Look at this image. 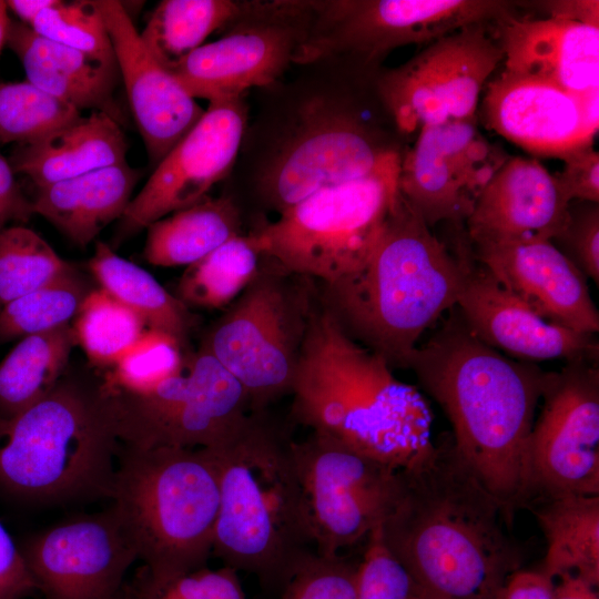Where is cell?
Listing matches in <instances>:
<instances>
[{"instance_id":"6da1fadb","label":"cell","mask_w":599,"mask_h":599,"mask_svg":"<svg viewBox=\"0 0 599 599\" xmlns=\"http://www.w3.org/2000/svg\"><path fill=\"white\" fill-rule=\"evenodd\" d=\"M512 518L445 438L397 470L382 539L413 582L448 599H499L522 551Z\"/></svg>"},{"instance_id":"7a4b0ae2","label":"cell","mask_w":599,"mask_h":599,"mask_svg":"<svg viewBox=\"0 0 599 599\" xmlns=\"http://www.w3.org/2000/svg\"><path fill=\"white\" fill-rule=\"evenodd\" d=\"M406 368L445 413L458 455L512 518L531 501L528 445L547 372L481 342L456 306Z\"/></svg>"},{"instance_id":"3957f363","label":"cell","mask_w":599,"mask_h":599,"mask_svg":"<svg viewBox=\"0 0 599 599\" xmlns=\"http://www.w3.org/2000/svg\"><path fill=\"white\" fill-rule=\"evenodd\" d=\"M467 252L453 255L398 195L367 261L315 283L319 307L352 341L406 368L422 335L457 304Z\"/></svg>"},{"instance_id":"277c9868","label":"cell","mask_w":599,"mask_h":599,"mask_svg":"<svg viewBox=\"0 0 599 599\" xmlns=\"http://www.w3.org/2000/svg\"><path fill=\"white\" fill-rule=\"evenodd\" d=\"M291 395L297 424L392 468L412 465L434 445L432 412L422 393L348 338L317 300Z\"/></svg>"},{"instance_id":"5b68a950","label":"cell","mask_w":599,"mask_h":599,"mask_svg":"<svg viewBox=\"0 0 599 599\" xmlns=\"http://www.w3.org/2000/svg\"><path fill=\"white\" fill-rule=\"evenodd\" d=\"M206 449L220 491L213 554L225 567L283 590L317 554L294 440L265 410L252 412L231 439Z\"/></svg>"},{"instance_id":"8992f818","label":"cell","mask_w":599,"mask_h":599,"mask_svg":"<svg viewBox=\"0 0 599 599\" xmlns=\"http://www.w3.org/2000/svg\"><path fill=\"white\" fill-rule=\"evenodd\" d=\"M119 444L100 383L65 372L42 400L0 417V484L48 502L110 497Z\"/></svg>"},{"instance_id":"52a82bcc","label":"cell","mask_w":599,"mask_h":599,"mask_svg":"<svg viewBox=\"0 0 599 599\" xmlns=\"http://www.w3.org/2000/svg\"><path fill=\"white\" fill-rule=\"evenodd\" d=\"M329 87L296 103L255 169V192L278 214L313 193L357 180L403 154L400 134L364 87Z\"/></svg>"},{"instance_id":"ba28073f","label":"cell","mask_w":599,"mask_h":599,"mask_svg":"<svg viewBox=\"0 0 599 599\" xmlns=\"http://www.w3.org/2000/svg\"><path fill=\"white\" fill-rule=\"evenodd\" d=\"M110 497L150 576L206 566L220 505L217 470L206 448L122 445Z\"/></svg>"},{"instance_id":"9c48e42d","label":"cell","mask_w":599,"mask_h":599,"mask_svg":"<svg viewBox=\"0 0 599 599\" xmlns=\"http://www.w3.org/2000/svg\"><path fill=\"white\" fill-rule=\"evenodd\" d=\"M402 155L366 176L313 193L254 231L263 256L315 283L357 271L398 195Z\"/></svg>"},{"instance_id":"30bf717a","label":"cell","mask_w":599,"mask_h":599,"mask_svg":"<svg viewBox=\"0 0 599 599\" xmlns=\"http://www.w3.org/2000/svg\"><path fill=\"white\" fill-rule=\"evenodd\" d=\"M315 305L312 280L264 256L255 277L203 338L201 348L242 385L252 412L291 394Z\"/></svg>"},{"instance_id":"8fae6325","label":"cell","mask_w":599,"mask_h":599,"mask_svg":"<svg viewBox=\"0 0 599 599\" xmlns=\"http://www.w3.org/2000/svg\"><path fill=\"white\" fill-rule=\"evenodd\" d=\"M496 0H333L314 1L305 40L294 63L345 62L375 75L393 50L427 45L476 23H495L511 13Z\"/></svg>"},{"instance_id":"7c38bea8","label":"cell","mask_w":599,"mask_h":599,"mask_svg":"<svg viewBox=\"0 0 599 599\" xmlns=\"http://www.w3.org/2000/svg\"><path fill=\"white\" fill-rule=\"evenodd\" d=\"M101 388L118 439L140 448L216 447L252 413L242 385L201 347L179 374L148 392Z\"/></svg>"},{"instance_id":"4fadbf2b","label":"cell","mask_w":599,"mask_h":599,"mask_svg":"<svg viewBox=\"0 0 599 599\" xmlns=\"http://www.w3.org/2000/svg\"><path fill=\"white\" fill-rule=\"evenodd\" d=\"M491 24L461 28L425 45L404 64L376 73V93L400 134L477 118L480 94L502 62Z\"/></svg>"},{"instance_id":"5bb4252c","label":"cell","mask_w":599,"mask_h":599,"mask_svg":"<svg viewBox=\"0 0 599 599\" xmlns=\"http://www.w3.org/2000/svg\"><path fill=\"white\" fill-rule=\"evenodd\" d=\"M313 6L314 1H244L222 38L197 48L171 73L191 97L210 102L274 84L294 63Z\"/></svg>"},{"instance_id":"9a60e30c","label":"cell","mask_w":599,"mask_h":599,"mask_svg":"<svg viewBox=\"0 0 599 599\" xmlns=\"http://www.w3.org/2000/svg\"><path fill=\"white\" fill-rule=\"evenodd\" d=\"M294 455L317 554L341 555L382 524L398 469L316 433L294 440Z\"/></svg>"},{"instance_id":"2e32d148","label":"cell","mask_w":599,"mask_h":599,"mask_svg":"<svg viewBox=\"0 0 599 599\" xmlns=\"http://www.w3.org/2000/svg\"><path fill=\"white\" fill-rule=\"evenodd\" d=\"M598 361L547 372L528 445L531 500L599 495Z\"/></svg>"},{"instance_id":"e0dca14e","label":"cell","mask_w":599,"mask_h":599,"mask_svg":"<svg viewBox=\"0 0 599 599\" xmlns=\"http://www.w3.org/2000/svg\"><path fill=\"white\" fill-rule=\"evenodd\" d=\"M508 158L478 130L477 118L426 125L402 155L399 193L429 227L459 226Z\"/></svg>"},{"instance_id":"ac0fdd59","label":"cell","mask_w":599,"mask_h":599,"mask_svg":"<svg viewBox=\"0 0 599 599\" xmlns=\"http://www.w3.org/2000/svg\"><path fill=\"white\" fill-rule=\"evenodd\" d=\"M247 123L243 97L211 101L197 123L154 167L119 220L116 238H126L153 222L209 196L232 170Z\"/></svg>"},{"instance_id":"d6986e66","label":"cell","mask_w":599,"mask_h":599,"mask_svg":"<svg viewBox=\"0 0 599 599\" xmlns=\"http://www.w3.org/2000/svg\"><path fill=\"white\" fill-rule=\"evenodd\" d=\"M21 552L45 599H119L139 559L113 506L34 536Z\"/></svg>"},{"instance_id":"ffe728a7","label":"cell","mask_w":599,"mask_h":599,"mask_svg":"<svg viewBox=\"0 0 599 599\" xmlns=\"http://www.w3.org/2000/svg\"><path fill=\"white\" fill-rule=\"evenodd\" d=\"M456 308L465 325L488 346L525 362L550 359L598 361L595 335L551 323L467 254Z\"/></svg>"},{"instance_id":"44dd1931","label":"cell","mask_w":599,"mask_h":599,"mask_svg":"<svg viewBox=\"0 0 599 599\" xmlns=\"http://www.w3.org/2000/svg\"><path fill=\"white\" fill-rule=\"evenodd\" d=\"M94 2L105 22L120 79L149 162L155 167L205 110L150 53L122 2Z\"/></svg>"},{"instance_id":"7402d4cb","label":"cell","mask_w":599,"mask_h":599,"mask_svg":"<svg viewBox=\"0 0 599 599\" xmlns=\"http://www.w3.org/2000/svg\"><path fill=\"white\" fill-rule=\"evenodd\" d=\"M484 124L530 154L564 158L592 145L581 94L550 82L501 71L484 89Z\"/></svg>"},{"instance_id":"603a6c76","label":"cell","mask_w":599,"mask_h":599,"mask_svg":"<svg viewBox=\"0 0 599 599\" xmlns=\"http://www.w3.org/2000/svg\"><path fill=\"white\" fill-rule=\"evenodd\" d=\"M569 203L537 159L509 156L478 197L466 234L473 247L552 241L566 226Z\"/></svg>"},{"instance_id":"cb8c5ba5","label":"cell","mask_w":599,"mask_h":599,"mask_svg":"<svg viewBox=\"0 0 599 599\" xmlns=\"http://www.w3.org/2000/svg\"><path fill=\"white\" fill-rule=\"evenodd\" d=\"M471 255L545 319L582 334L599 332L587 277L551 241L474 247Z\"/></svg>"},{"instance_id":"d4e9b609","label":"cell","mask_w":599,"mask_h":599,"mask_svg":"<svg viewBox=\"0 0 599 599\" xmlns=\"http://www.w3.org/2000/svg\"><path fill=\"white\" fill-rule=\"evenodd\" d=\"M504 71L544 80L575 94L599 88V27L560 18L495 22Z\"/></svg>"},{"instance_id":"484cf974","label":"cell","mask_w":599,"mask_h":599,"mask_svg":"<svg viewBox=\"0 0 599 599\" xmlns=\"http://www.w3.org/2000/svg\"><path fill=\"white\" fill-rule=\"evenodd\" d=\"M7 45L19 58L27 81L78 109L101 111L122 128L125 113L115 89L119 69L85 53L53 42L20 21H11Z\"/></svg>"},{"instance_id":"4316f807","label":"cell","mask_w":599,"mask_h":599,"mask_svg":"<svg viewBox=\"0 0 599 599\" xmlns=\"http://www.w3.org/2000/svg\"><path fill=\"white\" fill-rule=\"evenodd\" d=\"M142 173L126 161L37 187L34 214L51 223L78 246L120 220Z\"/></svg>"},{"instance_id":"83f0119b","label":"cell","mask_w":599,"mask_h":599,"mask_svg":"<svg viewBox=\"0 0 599 599\" xmlns=\"http://www.w3.org/2000/svg\"><path fill=\"white\" fill-rule=\"evenodd\" d=\"M123 128L110 115L91 111L31 143L16 145L9 162L35 187L125 162Z\"/></svg>"},{"instance_id":"f1b7e54d","label":"cell","mask_w":599,"mask_h":599,"mask_svg":"<svg viewBox=\"0 0 599 599\" xmlns=\"http://www.w3.org/2000/svg\"><path fill=\"white\" fill-rule=\"evenodd\" d=\"M242 215L231 196H207L150 224L143 257L160 267L189 266L241 234Z\"/></svg>"},{"instance_id":"f546056e","label":"cell","mask_w":599,"mask_h":599,"mask_svg":"<svg viewBox=\"0 0 599 599\" xmlns=\"http://www.w3.org/2000/svg\"><path fill=\"white\" fill-rule=\"evenodd\" d=\"M535 510L546 538L540 571L554 579L562 573L599 585V495H566L539 499Z\"/></svg>"},{"instance_id":"4dcf8cb0","label":"cell","mask_w":599,"mask_h":599,"mask_svg":"<svg viewBox=\"0 0 599 599\" xmlns=\"http://www.w3.org/2000/svg\"><path fill=\"white\" fill-rule=\"evenodd\" d=\"M74 345L71 324L21 338L0 362V417L47 397L65 374Z\"/></svg>"},{"instance_id":"1f68e13d","label":"cell","mask_w":599,"mask_h":599,"mask_svg":"<svg viewBox=\"0 0 599 599\" xmlns=\"http://www.w3.org/2000/svg\"><path fill=\"white\" fill-rule=\"evenodd\" d=\"M89 268L100 287L139 314L148 328L175 337L183 346L193 318L190 309L149 272L97 242Z\"/></svg>"},{"instance_id":"d6a6232c","label":"cell","mask_w":599,"mask_h":599,"mask_svg":"<svg viewBox=\"0 0 599 599\" xmlns=\"http://www.w3.org/2000/svg\"><path fill=\"white\" fill-rule=\"evenodd\" d=\"M244 1L163 0L151 13L140 37L150 53L170 72L225 29L242 12Z\"/></svg>"},{"instance_id":"836d02e7","label":"cell","mask_w":599,"mask_h":599,"mask_svg":"<svg viewBox=\"0 0 599 599\" xmlns=\"http://www.w3.org/2000/svg\"><path fill=\"white\" fill-rule=\"evenodd\" d=\"M263 258L254 232L235 235L185 267L175 297L189 309L227 307L255 277Z\"/></svg>"},{"instance_id":"e575fe53","label":"cell","mask_w":599,"mask_h":599,"mask_svg":"<svg viewBox=\"0 0 599 599\" xmlns=\"http://www.w3.org/2000/svg\"><path fill=\"white\" fill-rule=\"evenodd\" d=\"M71 327L75 344L100 367H112L148 329L139 314L101 287L89 291Z\"/></svg>"},{"instance_id":"d590c367","label":"cell","mask_w":599,"mask_h":599,"mask_svg":"<svg viewBox=\"0 0 599 599\" xmlns=\"http://www.w3.org/2000/svg\"><path fill=\"white\" fill-rule=\"evenodd\" d=\"M89 288L77 270L0 309V343L69 325Z\"/></svg>"},{"instance_id":"8d00e7d4","label":"cell","mask_w":599,"mask_h":599,"mask_svg":"<svg viewBox=\"0 0 599 599\" xmlns=\"http://www.w3.org/2000/svg\"><path fill=\"white\" fill-rule=\"evenodd\" d=\"M72 270L38 233L8 226L0 232V309Z\"/></svg>"},{"instance_id":"74e56055","label":"cell","mask_w":599,"mask_h":599,"mask_svg":"<svg viewBox=\"0 0 599 599\" xmlns=\"http://www.w3.org/2000/svg\"><path fill=\"white\" fill-rule=\"evenodd\" d=\"M82 115L29 81L0 83V144H27Z\"/></svg>"},{"instance_id":"f35d334b","label":"cell","mask_w":599,"mask_h":599,"mask_svg":"<svg viewBox=\"0 0 599 599\" xmlns=\"http://www.w3.org/2000/svg\"><path fill=\"white\" fill-rule=\"evenodd\" d=\"M29 28L45 39L118 69L105 22L94 0H51Z\"/></svg>"},{"instance_id":"ab89813d","label":"cell","mask_w":599,"mask_h":599,"mask_svg":"<svg viewBox=\"0 0 599 599\" xmlns=\"http://www.w3.org/2000/svg\"><path fill=\"white\" fill-rule=\"evenodd\" d=\"M183 345L173 336L148 328L112 366L101 385L126 393H144L184 367Z\"/></svg>"},{"instance_id":"60d3db41","label":"cell","mask_w":599,"mask_h":599,"mask_svg":"<svg viewBox=\"0 0 599 599\" xmlns=\"http://www.w3.org/2000/svg\"><path fill=\"white\" fill-rule=\"evenodd\" d=\"M130 599H245L237 572L207 566L170 578H153L142 567L125 588Z\"/></svg>"},{"instance_id":"b9f144b4","label":"cell","mask_w":599,"mask_h":599,"mask_svg":"<svg viewBox=\"0 0 599 599\" xmlns=\"http://www.w3.org/2000/svg\"><path fill=\"white\" fill-rule=\"evenodd\" d=\"M358 562L316 554L292 577L282 599H355Z\"/></svg>"},{"instance_id":"7bdbcfd3","label":"cell","mask_w":599,"mask_h":599,"mask_svg":"<svg viewBox=\"0 0 599 599\" xmlns=\"http://www.w3.org/2000/svg\"><path fill=\"white\" fill-rule=\"evenodd\" d=\"M357 566L355 599H408L414 582L383 542L380 525L366 538Z\"/></svg>"},{"instance_id":"ee69618b","label":"cell","mask_w":599,"mask_h":599,"mask_svg":"<svg viewBox=\"0 0 599 599\" xmlns=\"http://www.w3.org/2000/svg\"><path fill=\"white\" fill-rule=\"evenodd\" d=\"M551 242L586 277L599 283L598 203L571 201L566 226Z\"/></svg>"},{"instance_id":"f6af8a7d","label":"cell","mask_w":599,"mask_h":599,"mask_svg":"<svg viewBox=\"0 0 599 599\" xmlns=\"http://www.w3.org/2000/svg\"><path fill=\"white\" fill-rule=\"evenodd\" d=\"M561 159L565 165L554 176L568 201L599 203V154L592 145L575 150Z\"/></svg>"},{"instance_id":"bcb514c9","label":"cell","mask_w":599,"mask_h":599,"mask_svg":"<svg viewBox=\"0 0 599 599\" xmlns=\"http://www.w3.org/2000/svg\"><path fill=\"white\" fill-rule=\"evenodd\" d=\"M37 591L24 557L0 522V599H24Z\"/></svg>"},{"instance_id":"7dc6e473","label":"cell","mask_w":599,"mask_h":599,"mask_svg":"<svg viewBox=\"0 0 599 599\" xmlns=\"http://www.w3.org/2000/svg\"><path fill=\"white\" fill-rule=\"evenodd\" d=\"M32 215V201L23 193L9 160L0 154V232L11 223H27Z\"/></svg>"},{"instance_id":"c3c4849f","label":"cell","mask_w":599,"mask_h":599,"mask_svg":"<svg viewBox=\"0 0 599 599\" xmlns=\"http://www.w3.org/2000/svg\"><path fill=\"white\" fill-rule=\"evenodd\" d=\"M551 579L540 570L519 569L507 580L499 599H550Z\"/></svg>"},{"instance_id":"681fc988","label":"cell","mask_w":599,"mask_h":599,"mask_svg":"<svg viewBox=\"0 0 599 599\" xmlns=\"http://www.w3.org/2000/svg\"><path fill=\"white\" fill-rule=\"evenodd\" d=\"M544 4L549 12V17L578 21L587 24L598 26L599 2L598 1H548Z\"/></svg>"},{"instance_id":"f907efd6","label":"cell","mask_w":599,"mask_h":599,"mask_svg":"<svg viewBox=\"0 0 599 599\" xmlns=\"http://www.w3.org/2000/svg\"><path fill=\"white\" fill-rule=\"evenodd\" d=\"M596 586L572 573H562L551 580L550 599H599Z\"/></svg>"},{"instance_id":"816d5d0a","label":"cell","mask_w":599,"mask_h":599,"mask_svg":"<svg viewBox=\"0 0 599 599\" xmlns=\"http://www.w3.org/2000/svg\"><path fill=\"white\" fill-rule=\"evenodd\" d=\"M50 2L51 0H10L7 1V6L20 19V22L29 27Z\"/></svg>"},{"instance_id":"f5cc1de1","label":"cell","mask_w":599,"mask_h":599,"mask_svg":"<svg viewBox=\"0 0 599 599\" xmlns=\"http://www.w3.org/2000/svg\"><path fill=\"white\" fill-rule=\"evenodd\" d=\"M8 10L7 1L0 0V55L4 45H7L9 29L12 21L9 18Z\"/></svg>"},{"instance_id":"db71d44e","label":"cell","mask_w":599,"mask_h":599,"mask_svg":"<svg viewBox=\"0 0 599 599\" xmlns=\"http://www.w3.org/2000/svg\"><path fill=\"white\" fill-rule=\"evenodd\" d=\"M408 599H448V598L430 592L414 583V588Z\"/></svg>"},{"instance_id":"11a10c76","label":"cell","mask_w":599,"mask_h":599,"mask_svg":"<svg viewBox=\"0 0 599 599\" xmlns=\"http://www.w3.org/2000/svg\"><path fill=\"white\" fill-rule=\"evenodd\" d=\"M119 599H130V597H129V595H128L125 588L123 589V591H122V593H121V596H120Z\"/></svg>"}]
</instances>
